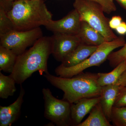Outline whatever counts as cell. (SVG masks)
<instances>
[{"label": "cell", "mask_w": 126, "mask_h": 126, "mask_svg": "<svg viewBox=\"0 0 126 126\" xmlns=\"http://www.w3.org/2000/svg\"><path fill=\"white\" fill-rule=\"evenodd\" d=\"M51 52V37L42 36L30 48L18 55L10 75L17 84H21L35 72L48 73L47 61Z\"/></svg>", "instance_id": "cell-1"}, {"label": "cell", "mask_w": 126, "mask_h": 126, "mask_svg": "<svg viewBox=\"0 0 126 126\" xmlns=\"http://www.w3.org/2000/svg\"><path fill=\"white\" fill-rule=\"evenodd\" d=\"M44 77L49 82L64 93L63 99L71 104L83 98L99 97L102 87L97 83V74L81 72L70 78L45 74Z\"/></svg>", "instance_id": "cell-2"}, {"label": "cell", "mask_w": 126, "mask_h": 126, "mask_svg": "<svg viewBox=\"0 0 126 126\" xmlns=\"http://www.w3.org/2000/svg\"><path fill=\"white\" fill-rule=\"evenodd\" d=\"M7 14L15 30L19 31L44 26L52 18L43 0L15 1L12 9Z\"/></svg>", "instance_id": "cell-3"}, {"label": "cell", "mask_w": 126, "mask_h": 126, "mask_svg": "<svg viewBox=\"0 0 126 126\" xmlns=\"http://www.w3.org/2000/svg\"><path fill=\"white\" fill-rule=\"evenodd\" d=\"M73 6L79 14L81 21L86 22L101 34L106 41L117 38L109 26V20L99 4L88 0H75Z\"/></svg>", "instance_id": "cell-4"}, {"label": "cell", "mask_w": 126, "mask_h": 126, "mask_svg": "<svg viewBox=\"0 0 126 126\" xmlns=\"http://www.w3.org/2000/svg\"><path fill=\"white\" fill-rule=\"evenodd\" d=\"M126 44L123 37H118L114 40L105 42L98 46L96 50L82 63L69 67H65L60 64L55 69V74L57 76L62 78H72L83 72L88 68L99 66L107 59L109 55L114 49L123 47Z\"/></svg>", "instance_id": "cell-5"}, {"label": "cell", "mask_w": 126, "mask_h": 126, "mask_svg": "<svg viewBox=\"0 0 126 126\" xmlns=\"http://www.w3.org/2000/svg\"><path fill=\"white\" fill-rule=\"evenodd\" d=\"M44 100V116L57 126H71V104L64 99H57L53 96L48 88L42 90Z\"/></svg>", "instance_id": "cell-6"}, {"label": "cell", "mask_w": 126, "mask_h": 126, "mask_svg": "<svg viewBox=\"0 0 126 126\" xmlns=\"http://www.w3.org/2000/svg\"><path fill=\"white\" fill-rule=\"evenodd\" d=\"M42 36L43 32L40 27L26 31L15 30L0 36V46L11 50L19 55Z\"/></svg>", "instance_id": "cell-7"}, {"label": "cell", "mask_w": 126, "mask_h": 126, "mask_svg": "<svg viewBox=\"0 0 126 126\" xmlns=\"http://www.w3.org/2000/svg\"><path fill=\"white\" fill-rule=\"evenodd\" d=\"M53 33L51 36L52 54L61 63L81 44V41L77 35Z\"/></svg>", "instance_id": "cell-8"}, {"label": "cell", "mask_w": 126, "mask_h": 126, "mask_svg": "<svg viewBox=\"0 0 126 126\" xmlns=\"http://www.w3.org/2000/svg\"><path fill=\"white\" fill-rule=\"evenodd\" d=\"M81 22L79 14L77 10L74 9L61 19L50 20L44 26L53 33L77 35Z\"/></svg>", "instance_id": "cell-9"}, {"label": "cell", "mask_w": 126, "mask_h": 126, "mask_svg": "<svg viewBox=\"0 0 126 126\" xmlns=\"http://www.w3.org/2000/svg\"><path fill=\"white\" fill-rule=\"evenodd\" d=\"M25 91L22 84L18 98L8 106H0V126H10L18 119L20 114L21 106Z\"/></svg>", "instance_id": "cell-10"}, {"label": "cell", "mask_w": 126, "mask_h": 126, "mask_svg": "<svg viewBox=\"0 0 126 126\" xmlns=\"http://www.w3.org/2000/svg\"><path fill=\"white\" fill-rule=\"evenodd\" d=\"M100 96L90 98H83L71 104L70 117L71 126H78L93 108L100 102Z\"/></svg>", "instance_id": "cell-11"}, {"label": "cell", "mask_w": 126, "mask_h": 126, "mask_svg": "<svg viewBox=\"0 0 126 126\" xmlns=\"http://www.w3.org/2000/svg\"><path fill=\"white\" fill-rule=\"evenodd\" d=\"M98 47L81 43L61 62V65L65 67H69L78 64L92 54L96 50Z\"/></svg>", "instance_id": "cell-12"}, {"label": "cell", "mask_w": 126, "mask_h": 126, "mask_svg": "<svg viewBox=\"0 0 126 126\" xmlns=\"http://www.w3.org/2000/svg\"><path fill=\"white\" fill-rule=\"evenodd\" d=\"M119 89V86L117 84L106 85L102 87L100 103L105 116L110 122L112 110Z\"/></svg>", "instance_id": "cell-13"}, {"label": "cell", "mask_w": 126, "mask_h": 126, "mask_svg": "<svg viewBox=\"0 0 126 126\" xmlns=\"http://www.w3.org/2000/svg\"><path fill=\"white\" fill-rule=\"evenodd\" d=\"M77 35L81 43L87 45L98 46L106 42L104 36L84 21H82Z\"/></svg>", "instance_id": "cell-14"}, {"label": "cell", "mask_w": 126, "mask_h": 126, "mask_svg": "<svg viewBox=\"0 0 126 126\" xmlns=\"http://www.w3.org/2000/svg\"><path fill=\"white\" fill-rule=\"evenodd\" d=\"M104 112L100 102L94 106L89 115L78 126H112Z\"/></svg>", "instance_id": "cell-15"}, {"label": "cell", "mask_w": 126, "mask_h": 126, "mask_svg": "<svg viewBox=\"0 0 126 126\" xmlns=\"http://www.w3.org/2000/svg\"><path fill=\"white\" fill-rule=\"evenodd\" d=\"M126 70V61L124 60L108 73H98L97 83L101 87L115 84Z\"/></svg>", "instance_id": "cell-16"}, {"label": "cell", "mask_w": 126, "mask_h": 126, "mask_svg": "<svg viewBox=\"0 0 126 126\" xmlns=\"http://www.w3.org/2000/svg\"><path fill=\"white\" fill-rule=\"evenodd\" d=\"M18 56L11 50L0 46V71L11 73Z\"/></svg>", "instance_id": "cell-17"}, {"label": "cell", "mask_w": 126, "mask_h": 126, "mask_svg": "<svg viewBox=\"0 0 126 126\" xmlns=\"http://www.w3.org/2000/svg\"><path fill=\"white\" fill-rule=\"evenodd\" d=\"M15 81L13 78L6 76L0 72V97L7 99L13 96L16 91Z\"/></svg>", "instance_id": "cell-18"}, {"label": "cell", "mask_w": 126, "mask_h": 126, "mask_svg": "<svg viewBox=\"0 0 126 126\" xmlns=\"http://www.w3.org/2000/svg\"><path fill=\"white\" fill-rule=\"evenodd\" d=\"M110 122L115 126H126V107H113Z\"/></svg>", "instance_id": "cell-19"}, {"label": "cell", "mask_w": 126, "mask_h": 126, "mask_svg": "<svg viewBox=\"0 0 126 126\" xmlns=\"http://www.w3.org/2000/svg\"><path fill=\"white\" fill-rule=\"evenodd\" d=\"M15 30L14 24L7 13L0 8V36Z\"/></svg>", "instance_id": "cell-20"}, {"label": "cell", "mask_w": 126, "mask_h": 126, "mask_svg": "<svg viewBox=\"0 0 126 126\" xmlns=\"http://www.w3.org/2000/svg\"><path fill=\"white\" fill-rule=\"evenodd\" d=\"M126 59V43L121 49L112 52L108 57L110 66L115 68Z\"/></svg>", "instance_id": "cell-21"}, {"label": "cell", "mask_w": 126, "mask_h": 126, "mask_svg": "<svg viewBox=\"0 0 126 126\" xmlns=\"http://www.w3.org/2000/svg\"><path fill=\"white\" fill-rule=\"evenodd\" d=\"M99 4L104 12L110 14L116 10L117 8L113 0H88Z\"/></svg>", "instance_id": "cell-22"}, {"label": "cell", "mask_w": 126, "mask_h": 126, "mask_svg": "<svg viewBox=\"0 0 126 126\" xmlns=\"http://www.w3.org/2000/svg\"><path fill=\"white\" fill-rule=\"evenodd\" d=\"M113 106L117 107H126V86H119V91Z\"/></svg>", "instance_id": "cell-23"}, {"label": "cell", "mask_w": 126, "mask_h": 126, "mask_svg": "<svg viewBox=\"0 0 126 126\" xmlns=\"http://www.w3.org/2000/svg\"><path fill=\"white\" fill-rule=\"evenodd\" d=\"M14 1V0H0V8L7 14L12 9Z\"/></svg>", "instance_id": "cell-24"}, {"label": "cell", "mask_w": 126, "mask_h": 126, "mask_svg": "<svg viewBox=\"0 0 126 126\" xmlns=\"http://www.w3.org/2000/svg\"><path fill=\"white\" fill-rule=\"evenodd\" d=\"M122 22V18L119 16H114L109 21V25L111 29L116 30Z\"/></svg>", "instance_id": "cell-25"}, {"label": "cell", "mask_w": 126, "mask_h": 126, "mask_svg": "<svg viewBox=\"0 0 126 126\" xmlns=\"http://www.w3.org/2000/svg\"><path fill=\"white\" fill-rule=\"evenodd\" d=\"M125 60L126 61V59ZM115 84H117L121 87L126 86V70L123 72Z\"/></svg>", "instance_id": "cell-26"}, {"label": "cell", "mask_w": 126, "mask_h": 126, "mask_svg": "<svg viewBox=\"0 0 126 126\" xmlns=\"http://www.w3.org/2000/svg\"><path fill=\"white\" fill-rule=\"evenodd\" d=\"M118 33L120 35H125L126 34V23L122 21L119 26L116 29Z\"/></svg>", "instance_id": "cell-27"}, {"label": "cell", "mask_w": 126, "mask_h": 126, "mask_svg": "<svg viewBox=\"0 0 126 126\" xmlns=\"http://www.w3.org/2000/svg\"><path fill=\"white\" fill-rule=\"evenodd\" d=\"M121 6L126 10V0H116Z\"/></svg>", "instance_id": "cell-28"}, {"label": "cell", "mask_w": 126, "mask_h": 126, "mask_svg": "<svg viewBox=\"0 0 126 126\" xmlns=\"http://www.w3.org/2000/svg\"><path fill=\"white\" fill-rule=\"evenodd\" d=\"M14 1L18 0H14Z\"/></svg>", "instance_id": "cell-29"}]
</instances>
